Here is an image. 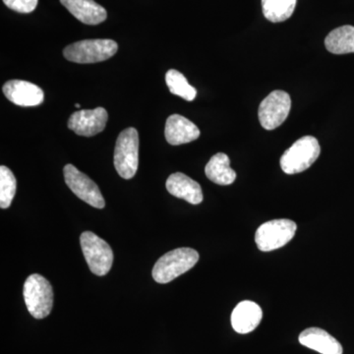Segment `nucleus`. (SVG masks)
I'll return each mask as SVG.
<instances>
[{
	"label": "nucleus",
	"instance_id": "f257e3e1",
	"mask_svg": "<svg viewBox=\"0 0 354 354\" xmlns=\"http://www.w3.org/2000/svg\"><path fill=\"white\" fill-rule=\"evenodd\" d=\"M199 260V254L192 248H177L165 253L153 268V278L158 283H171L189 271Z\"/></svg>",
	"mask_w": 354,
	"mask_h": 354
},
{
	"label": "nucleus",
	"instance_id": "f03ea898",
	"mask_svg": "<svg viewBox=\"0 0 354 354\" xmlns=\"http://www.w3.org/2000/svg\"><path fill=\"white\" fill-rule=\"evenodd\" d=\"M118 44L113 39H85L64 48V55L69 62L88 64L104 62L118 53Z\"/></svg>",
	"mask_w": 354,
	"mask_h": 354
},
{
	"label": "nucleus",
	"instance_id": "7ed1b4c3",
	"mask_svg": "<svg viewBox=\"0 0 354 354\" xmlns=\"http://www.w3.org/2000/svg\"><path fill=\"white\" fill-rule=\"evenodd\" d=\"M320 153V144L315 137H302L281 156V169L286 174H300L308 169Z\"/></svg>",
	"mask_w": 354,
	"mask_h": 354
},
{
	"label": "nucleus",
	"instance_id": "20e7f679",
	"mask_svg": "<svg viewBox=\"0 0 354 354\" xmlns=\"http://www.w3.org/2000/svg\"><path fill=\"white\" fill-rule=\"evenodd\" d=\"M116 171L122 178L131 179L139 165V135L135 128L123 130L116 140L113 158Z\"/></svg>",
	"mask_w": 354,
	"mask_h": 354
},
{
	"label": "nucleus",
	"instance_id": "39448f33",
	"mask_svg": "<svg viewBox=\"0 0 354 354\" xmlns=\"http://www.w3.org/2000/svg\"><path fill=\"white\" fill-rule=\"evenodd\" d=\"M23 295L26 306L34 318L44 319L50 315L53 306V291L50 281L38 274L26 279Z\"/></svg>",
	"mask_w": 354,
	"mask_h": 354
},
{
	"label": "nucleus",
	"instance_id": "423d86ee",
	"mask_svg": "<svg viewBox=\"0 0 354 354\" xmlns=\"http://www.w3.org/2000/svg\"><path fill=\"white\" fill-rule=\"evenodd\" d=\"M80 243L91 272L99 277L106 276L111 271L113 263L111 246L92 232H83Z\"/></svg>",
	"mask_w": 354,
	"mask_h": 354
},
{
	"label": "nucleus",
	"instance_id": "0eeeda50",
	"mask_svg": "<svg viewBox=\"0 0 354 354\" xmlns=\"http://www.w3.org/2000/svg\"><path fill=\"white\" fill-rule=\"evenodd\" d=\"M297 230V223L286 218L267 221L256 232V244L263 252L277 250L293 239Z\"/></svg>",
	"mask_w": 354,
	"mask_h": 354
},
{
	"label": "nucleus",
	"instance_id": "6e6552de",
	"mask_svg": "<svg viewBox=\"0 0 354 354\" xmlns=\"http://www.w3.org/2000/svg\"><path fill=\"white\" fill-rule=\"evenodd\" d=\"M291 108L290 95L283 91H274L263 100L259 106V120L266 130L276 129L288 118Z\"/></svg>",
	"mask_w": 354,
	"mask_h": 354
},
{
	"label": "nucleus",
	"instance_id": "1a4fd4ad",
	"mask_svg": "<svg viewBox=\"0 0 354 354\" xmlns=\"http://www.w3.org/2000/svg\"><path fill=\"white\" fill-rule=\"evenodd\" d=\"M64 174L65 183L77 197L95 208H104L106 202L101 191L90 177L78 171L73 165H65Z\"/></svg>",
	"mask_w": 354,
	"mask_h": 354
},
{
	"label": "nucleus",
	"instance_id": "9d476101",
	"mask_svg": "<svg viewBox=\"0 0 354 354\" xmlns=\"http://www.w3.org/2000/svg\"><path fill=\"white\" fill-rule=\"evenodd\" d=\"M108 120V111L104 108L82 109L70 116L67 125L77 135L92 137L104 131Z\"/></svg>",
	"mask_w": 354,
	"mask_h": 354
},
{
	"label": "nucleus",
	"instance_id": "9b49d317",
	"mask_svg": "<svg viewBox=\"0 0 354 354\" xmlns=\"http://www.w3.org/2000/svg\"><path fill=\"white\" fill-rule=\"evenodd\" d=\"M2 90L9 101L20 106H39L44 99V91L28 81H8Z\"/></svg>",
	"mask_w": 354,
	"mask_h": 354
},
{
	"label": "nucleus",
	"instance_id": "f8f14e48",
	"mask_svg": "<svg viewBox=\"0 0 354 354\" xmlns=\"http://www.w3.org/2000/svg\"><path fill=\"white\" fill-rule=\"evenodd\" d=\"M165 135L167 143L178 146L190 143L199 138L200 130L187 118L179 114H174L167 118Z\"/></svg>",
	"mask_w": 354,
	"mask_h": 354
},
{
	"label": "nucleus",
	"instance_id": "ddd939ff",
	"mask_svg": "<svg viewBox=\"0 0 354 354\" xmlns=\"http://www.w3.org/2000/svg\"><path fill=\"white\" fill-rule=\"evenodd\" d=\"M262 318L263 312L259 305L244 300L237 304L232 311V326L239 334H249L259 326Z\"/></svg>",
	"mask_w": 354,
	"mask_h": 354
},
{
	"label": "nucleus",
	"instance_id": "4468645a",
	"mask_svg": "<svg viewBox=\"0 0 354 354\" xmlns=\"http://www.w3.org/2000/svg\"><path fill=\"white\" fill-rule=\"evenodd\" d=\"M302 346L321 354H342V344L329 333L320 328H308L298 337Z\"/></svg>",
	"mask_w": 354,
	"mask_h": 354
},
{
	"label": "nucleus",
	"instance_id": "2eb2a0df",
	"mask_svg": "<svg viewBox=\"0 0 354 354\" xmlns=\"http://www.w3.org/2000/svg\"><path fill=\"white\" fill-rule=\"evenodd\" d=\"M60 2L74 17L84 24H101L108 18L106 9L94 0H60Z\"/></svg>",
	"mask_w": 354,
	"mask_h": 354
},
{
	"label": "nucleus",
	"instance_id": "dca6fc26",
	"mask_svg": "<svg viewBox=\"0 0 354 354\" xmlns=\"http://www.w3.org/2000/svg\"><path fill=\"white\" fill-rule=\"evenodd\" d=\"M165 185L172 196L180 198L192 205H198L203 201V192L200 184L181 172L172 174L167 178Z\"/></svg>",
	"mask_w": 354,
	"mask_h": 354
},
{
	"label": "nucleus",
	"instance_id": "f3484780",
	"mask_svg": "<svg viewBox=\"0 0 354 354\" xmlns=\"http://www.w3.org/2000/svg\"><path fill=\"white\" fill-rule=\"evenodd\" d=\"M205 174L209 180L218 185H230L236 179V174L230 167V158L223 153L212 157L205 167Z\"/></svg>",
	"mask_w": 354,
	"mask_h": 354
},
{
	"label": "nucleus",
	"instance_id": "a211bd4d",
	"mask_svg": "<svg viewBox=\"0 0 354 354\" xmlns=\"http://www.w3.org/2000/svg\"><path fill=\"white\" fill-rule=\"evenodd\" d=\"M325 46L334 55H346L354 53V27L342 26L333 30L325 39Z\"/></svg>",
	"mask_w": 354,
	"mask_h": 354
},
{
	"label": "nucleus",
	"instance_id": "6ab92c4d",
	"mask_svg": "<svg viewBox=\"0 0 354 354\" xmlns=\"http://www.w3.org/2000/svg\"><path fill=\"white\" fill-rule=\"evenodd\" d=\"M297 0H262L263 14L272 23L283 22L291 17Z\"/></svg>",
	"mask_w": 354,
	"mask_h": 354
},
{
	"label": "nucleus",
	"instance_id": "aec40b11",
	"mask_svg": "<svg viewBox=\"0 0 354 354\" xmlns=\"http://www.w3.org/2000/svg\"><path fill=\"white\" fill-rule=\"evenodd\" d=\"M165 82L171 94L179 95L185 101L192 102L196 97V88L191 86L185 76L177 70L171 69L167 72Z\"/></svg>",
	"mask_w": 354,
	"mask_h": 354
},
{
	"label": "nucleus",
	"instance_id": "412c9836",
	"mask_svg": "<svg viewBox=\"0 0 354 354\" xmlns=\"http://www.w3.org/2000/svg\"><path fill=\"white\" fill-rule=\"evenodd\" d=\"M17 181L13 172L7 167H0V207L7 209L10 207L15 196Z\"/></svg>",
	"mask_w": 354,
	"mask_h": 354
},
{
	"label": "nucleus",
	"instance_id": "4be33fe9",
	"mask_svg": "<svg viewBox=\"0 0 354 354\" xmlns=\"http://www.w3.org/2000/svg\"><path fill=\"white\" fill-rule=\"evenodd\" d=\"M39 0H3L4 4L8 8L16 12L31 13L38 6Z\"/></svg>",
	"mask_w": 354,
	"mask_h": 354
},
{
	"label": "nucleus",
	"instance_id": "5701e85b",
	"mask_svg": "<svg viewBox=\"0 0 354 354\" xmlns=\"http://www.w3.org/2000/svg\"><path fill=\"white\" fill-rule=\"evenodd\" d=\"M75 106H76V108H78V109L80 108V104H76Z\"/></svg>",
	"mask_w": 354,
	"mask_h": 354
}]
</instances>
